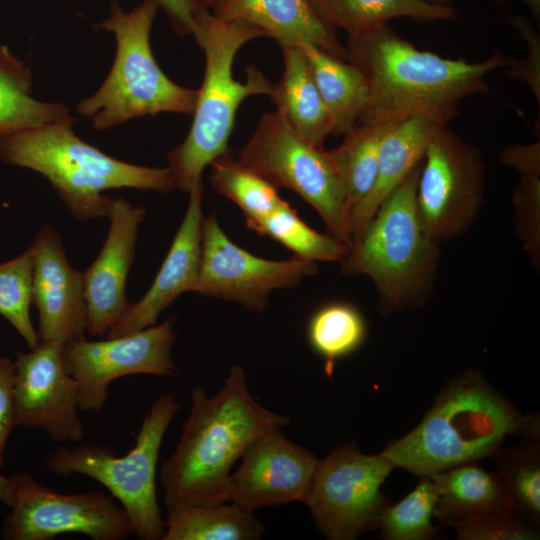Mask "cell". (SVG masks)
<instances>
[{
    "label": "cell",
    "instance_id": "cell-1",
    "mask_svg": "<svg viewBox=\"0 0 540 540\" xmlns=\"http://www.w3.org/2000/svg\"><path fill=\"white\" fill-rule=\"evenodd\" d=\"M347 61L364 75L368 103L360 123L389 125L421 113L457 117L467 97L489 93L487 76L514 58L495 51L481 62L420 50L384 23L349 34Z\"/></svg>",
    "mask_w": 540,
    "mask_h": 540
},
{
    "label": "cell",
    "instance_id": "cell-2",
    "mask_svg": "<svg viewBox=\"0 0 540 540\" xmlns=\"http://www.w3.org/2000/svg\"><path fill=\"white\" fill-rule=\"evenodd\" d=\"M289 423L290 418L266 409L251 396L240 365L230 368L213 397L195 387L179 443L159 471L164 503L229 501L234 463L258 436Z\"/></svg>",
    "mask_w": 540,
    "mask_h": 540
},
{
    "label": "cell",
    "instance_id": "cell-3",
    "mask_svg": "<svg viewBox=\"0 0 540 540\" xmlns=\"http://www.w3.org/2000/svg\"><path fill=\"white\" fill-rule=\"evenodd\" d=\"M536 427L531 417L469 371L453 379L419 425L382 454L395 467L430 476L495 455L507 436L535 435Z\"/></svg>",
    "mask_w": 540,
    "mask_h": 540
},
{
    "label": "cell",
    "instance_id": "cell-4",
    "mask_svg": "<svg viewBox=\"0 0 540 540\" xmlns=\"http://www.w3.org/2000/svg\"><path fill=\"white\" fill-rule=\"evenodd\" d=\"M192 35L205 55L204 77L197 90L190 130L167 155L175 189L187 193L202 181V173L212 161L230 153L228 141L240 104L253 95H269L272 88L254 66L246 69L244 82L233 76V63L240 48L252 39L266 36L259 28L198 11Z\"/></svg>",
    "mask_w": 540,
    "mask_h": 540
},
{
    "label": "cell",
    "instance_id": "cell-5",
    "mask_svg": "<svg viewBox=\"0 0 540 540\" xmlns=\"http://www.w3.org/2000/svg\"><path fill=\"white\" fill-rule=\"evenodd\" d=\"M73 122L32 128L1 139L0 159L42 175L79 221L108 216L112 199L103 194L107 190H175L167 167L140 166L113 158L79 138Z\"/></svg>",
    "mask_w": 540,
    "mask_h": 540
},
{
    "label": "cell",
    "instance_id": "cell-6",
    "mask_svg": "<svg viewBox=\"0 0 540 540\" xmlns=\"http://www.w3.org/2000/svg\"><path fill=\"white\" fill-rule=\"evenodd\" d=\"M422 161L382 201L341 262L347 275H366L389 311L416 306L435 276L438 243L424 232L416 192Z\"/></svg>",
    "mask_w": 540,
    "mask_h": 540
},
{
    "label": "cell",
    "instance_id": "cell-7",
    "mask_svg": "<svg viewBox=\"0 0 540 540\" xmlns=\"http://www.w3.org/2000/svg\"><path fill=\"white\" fill-rule=\"evenodd\" d=\"M157 9L154 1L144 0L124 12L113 1L110 17L99 24V28L113 33L116 53L101 86L76 106L77 113L90 119L93 128L106 130L163 112L193 114L197 90L171 81L153 56L150 32Z\"/></svg>",
    "mask_w": 540,
    "mask_h": 540
},
{
    "label": "cell",
    "instance_id": "cell-8",
    "mask_svg": "<svg viewBox=\"0 0 540 540\" xmlns=\"http://www.w3.org/2000/svg\"><path fill=\"white\" fill-rule=\"evenodd\" d=\"M180 408L172 393H161L151 404L135 445L123 456L103 444L61 446L45 459L54 474L87 476L103 485L125 510L134 534L161 540L165 523L157 499L156 477L161 445Z\"/></svg>",
    "mask_w": 540,
    "mask_h": 540
},
{
    "label": "cell",
    "instance_id": "cell-9",
    "mask_svg": "<svg viewBox=\"0 0 540 540\" xmlns=\"http://www.w3.org/2000/svg\"><path fill=\"white\" fill-rule=\"evenodd\" d=\"M239 160L278 189L297 193L321 216L328 234L350 248L344 188L324 147L302 138L275 111L262 115Z\"/></svg>",
    "mask_w": 540,
    "mask_h": 540
},
{
    "label": "cell",
    "instance_id": "cell-10",
    "mask_svg": "<svg viewBox=\"0 0 540 540\" xmlns=\"http://www.w3.org/2000/svg\"><path fill=\"white\" fill-rule=\"evenodd\" d=\"M1 536L8 540H52L78 533L93 540H123L134 528L121 505L99 491L61 493L41 484L29 473L10 477Z\"/></svg>",
    "mask_w": 540,
    "mask_h": 540
},
{
    "label": "cell",
    "instance_id": "cell-11",
    "mask_svg": "<svg viewBox=\"0 0 540 540\" xmlns=\"http://www.w3.org/2000/svg\"><path fill=\"white\" fill-rule=\"evenodd\" d=\"M485 168L481 150L448 125L430 142L422 160L416 206L426 235L440 242L466 232L484 199Z\"/></svg>",
    "mask_w": 540,
    "mask_h": 540
},
{
    "label": "cell",
    "instance_id": "cell-12",
    "mask_svg": "<svg viewBox=\"0 0 540 540\" xmlns=\"http://www.w3.org/2000/svg\"><path fill=\"white\" fill-rule=\"evenodd\" d=\"M393 463L382 453H361L354 443L319 460L305 504L331 540H352L378 526L388 506L380 487Z\"/></svg>",
    "mask_w": 540,
    "mask_h": 540
},
{
    "label": "cell",
    "instance_id": "cell-13",
    "mask_svg": "<svg viewBox=\"0 0 540 540\" xmlns=\"http://www.w3.org/2000/svg\"><path fill=\"white\" fill-rule=\"evenodd\" d=\"M176 321L170 315L162 323L134 333L65 344L64 361L77 383L80 409L100 412L110 384L118 378L135 374L176 377L180 370L171 357Z\"/></svg>",
    "mask_w": 540,
    "mask_h": 540
},
{
    "label": "cell",
    "instance_id": "cell-14",
    "mask_svg": "<svg viewBox=\"0 0 540 540\" xmlns=\"http://www.w3.org/2000/svg\"><path fill=\"white\" fill-rule=\"evenodd\" d=\"M317 270L316 262L296 256L269 260L244 250L229 239L213 213L203 219L201 262L193 292L259 313L266 309L272 291L294 287Z\"/></svg>",
    "mask_w": 540,
    "mask_h": 540
},
{
    "label": "cell",
    "instance_id": "cell-15",
    "mask_svg": "<svg viewBox=\"0 0 540 540\" xmlns=\"http://www.w3.org/2000/svg\"><path fill=\"white\" fill-rule=\"evenodd\" d=\"M58 342L41 341L15 354L17 423L41 429L51 441H80L85 425L77 383L68 372Z\"/></svg>",
    "mask_w": 540,
    "mask_h": 540
},
{
    "label": "cell",
    "instance_id": "cell-16",
    "mask_svg": "<svg viewBox=\"0 0 540 540\" xmlns=\"http://www.w3.org/2000/svg\"><path fill=\"white\" fill-rule=\"evenodd\" d=\"M231 474L229 501L254 511L290 502L305 504L319 460L287 439L281 428L258 436Z\"/></svg>",
    "mask_w": 540,
    "mask_h": 540
},
{
    "label": "cell",
    "instance_id": "cell-17",
    "mask_svg": "<svg viewBox=\"0 0 540 540\" xmlns=\"http://www.w3.org/2000/svg\"><path fill=\"white\" fill-rule=\"evenodd\" d=\"M29 249L33 258V304L39 314V340L65 345L84 339L87 316L83 272L69 263L60 234L50 223H45Z\"/></svg>",
    "mask_w": 540,
    "mask_h": 540
},
{
    "label": "cell",
    "instance_id": "cell-18",
    "mask_svg": "<svg viewBox=\"0 0 540 540\" xmlns=\"http://www.w3.org/2000/svg\"><path fill=\"white\" fill-rule=\"evenodd\" d=\"M144 217V208L133 206L122 197L112 199L106 239L97 258L83 272L89 335L107 334L130 305L126 298V281Z\"/></svg>",
    "mask_w": 540,
    "mask_h": 540
},
{
    "label": "cell",
    "instance_id": "cell-19",
    "mask_svg": "<svg viewBox=\"0 0 540 540\" xmlns=\"http://www.w3.org/2000/svg\"><path fill=\"white\" fill-rule=\"evenodd\" d=\"M188 193L184 218L153 283L139 301L130 303L107 337L122 336L155 325L160 314L180 295L194 291L201 262L202 181Z\"/></svg>",
    "mask_w": 540,
    "mask_h": 540
},
{
    "label": "cell",
    "instance_id": "cell-20",
    "mask_svg": "<svg viewBox=\"0 0 540 540\" xmlns=\"http://www.w3.org/2000/svg\"><path fill=\"white\" fill-rule=\"evenodd\" d=\"M196 12L224 20L242 21L262 30L281 48L315 45L347 60V50L315 14L308 0H191Z\"/></svg>",
    "mask_w": 540,
    "mask_h": 540
},
{
    "label": "cell",
    "instance_id": "cell-21",
    "mask_svg": "<svg viewBox=\"0 0 540 540\" xmlns=\"http://www.w3.org/2000/svg\"><path fill=\"white\" fill-rule=\"evenodd\" d=\"M449 121L440 114L421 113L389 125L380 144L375 184L348 220L350 247L360 239L382 201L423 160L430 142Z\"/></svg>",
    "mask_w": 540,
    "mask_h": 540
},
{
    "label": "cell",
    "instance_id": "cell-22",
    "mask_svg": "<svg viewBox=\"0 0 540 540\" xmlns=\"http://www.w3.org/2000/svg\"><path fill=\"white\" fill-rule=\"evenodd\" d=\"M282 51L284 70L269 94L276 112L302 138L323 147L331 124L307 59L299 46Z\"/></svg>",
    "mask_w": 540,
    "mask_h": 540
},
{
    "label": "cell",
    "instance_id": "cell-23",
    "mask_svg": "<svg viewBox=\"0 0 540 540\" xmlns=\"http://www.w3.org/2000/svg\"><path fill=\"white\" fill-rule=\"evenodd\" d=\"M329 115L331 135L347 134L363 116L368 86L362 72L351 62L312 45L299 46Z\"/></svg>",
    "mask_w": 540,
    "mask_h": 540
},
{
    "label": "cell",
    "instance_id": "cell-24",
    "mask_svg": "<svg viewBox=\"0 0 540 540\" xmlns=\"http://www.w3.org/2000/svg\"><path fill=\"white\" fill-rule=\"evenodd\" d=\"M429 477L437 489L435 516L446 524L469 516L515 512L498 475L476 462L464 463Z\"/></svg>",
    "mask_w": 540,
    "mask_h": 540
},
{
    "label": "cell",
    "instance_id": "cell-25",
    "mask_svg": "<svg viewBox=\"0 0 540 540\" xmlns=\"http://www.w3.org/2000/svg\"><path fill=\"white\" fill-rule=\"evenodd\" d=\"M74 120L64 104L32 96L30 68L0 43V140L24 130Z\"/></svg>",
    "mask_w": 540,
    "mask_h": 540
},
{
    "label": "cell",
    "instance_id": "cell-26",
    "mask_svg": "<svg viewBox=\"0 0 540 540\" xmlns=\"http://www.w3.org/2000/svg\"><path fill=\"white\" fill-rule=\"evenodd\" d=\"M167 519L162 540H256L265 526L236 503H165Z\"/></svg>",
    "mask_w": 540,
    "mask_h": 540
},
{
    "label": "cell",
    "instance_id": "cell-27",
    "mask_svg": "<svg viewBox=\"0 0 540 540\" xmlns=\"http://www.w3.org/2000/svg\"><path fill=\"white\" fill-rule=\"evenodd\" d=\"M318 18L329 28L354 34L388 23L395 18H410L420 23L455 20L454 7L432 5L425 0H308Z\"/></svg>",
    "mask_w": 540,
    "mask_h": 540
},
{
    "label": "cell",
    "instance_id": "cell-28",
    "mask_svg": "<svg viewBox=\"0 0 540 540\" xmlns=\"http://www.w3.org/2000/svg\"><path fill=\"white\" fill-rule=\"evenodd\" d=\"M389 125L358 122L328 151L344 188L348 220L375 184L380 144Z\"/></svg>",
    "mask_w": 540,
    "mask_h": 540
},
{
    "label": "cell",
    "instance_id": "cell-29",
    "mask_svg": "<svg viewBox=\"0 0 540 540\" xmlns=\"http://www.w3.org/2000/svg\"><path fill=\"white\" fill-rule=\"evenodd\" d=\"M367 336V324L361 311L345 301H333L319 307L307 325L312 350L324 360L325 373L331 376L335 363L357 351Z\"/></svg>",
    "mask_w": 540,
    "mask_h": 540
},
{
    "label": "cell",
    "instance_id": "cell-30",
    "mask_svg": "<svg viewBox=\"0 0 540 540\" xmlns=\"http://www.w3.org/2000/svg\"><path fill=\"white\" fill-rule=\"evenodd\" d=\"M209 166L213 188L241 209L247 227L268 216L285 201L277 187L230 153L219 156Z\"/></svg>",
    "mask_w": 540,
    "mask_h": 540
},
{
    "label": "cell",
    "instance_id": "cell-31",
    "mask_svg": "<svg viewBox=\"0 0 540 540\" xmlns=\"http://www.w3.org/2000/svg\"><path fill=\"white\" fill-rule=\"evenodd\" d=\"M248 228L260 236L279 242L291 250L294 256L313 262L341 263L349 252L345 243L309 227L286 200Z\"/></svg>",
    "mask_w": 540,
    "mask_h": 540
},
{
    "label": "cell",
    "instance_id": "cell-32",
    "mask_svg": "<svg viewBox=\"0 0 540 540\" xmlns=\"http://www.w3.org/2000/svg\"><path fill=\"white\" fill-rule=\"evenodd\" d=\"M496 473L503 484L515 512L533 522L540 519V454L539 445L529 443L495 453Z\"/></svg>",
    "mask_w": 540,
    "mask_h": 540
},
{
    "label": "cell",
    "instance_id": "cell-33",
    "mask_svg": "<svg viewBox=\"0 0 540 540\" xmlns=\"http://www.w3.org/2000/svg\"><path fill=\"white\" fill-rule=\"evenodd\" d=\"M33 303V258L28 248L0 263V315L21 336L29 348L39 342L31 320Z\"/></svg>",
    "mask_w": 540,
    "mask_h": 540
},
{
    "label": "cell",
    "instance_id": "cell-34",
    "mask_svg": "<svg viewBox=\"0 0 540 540\" xmlns=\"http://www.w3.org/2000/svg\"><path fill=\"white\" fill-rule=\"evenodd\" d=\"M418 485L399 503L388 505L378 526L390 540H424L433 536L436 527L433 516L437 504V489L429 476H420Z\"/></svg>",
    "mask_w": 540,
    "mask_h": 540
},
{
    "label": "cell",
    "instance_id": "cell-35",
    "mask_svg": "<svg viewBox=\"0 0 540 540\" xmlns=\"http://www.w3.org/2000/svg\"><path fill=\"white\" fill-rule=\"evenodd\" d=\"M516 228L525 250L539 264L540 257V173H520L513 190Z\"/></svg>",
    "mask_w": 540,
    "mask_h": 540
},
{
    "label": "cell",
    "instance_id": "cell-36",
    "mask_svg": "<svg viewBox=\"0 0 540 540\" xmlns=\"http://www.w3.org/2000/svg\"><path fill=\"white\" fill-rule=\"evenodd\" d=\"M461 540H533L539 534L513 517L496 512L457 519L448 523Z\"/></svg>",
    "mask_w": 540,
    "mask_h": 540
},
{
    "label": "cell",
    "instance_id": "cell-37",
    "mask_svg": "<svg viewBox=\"0 0 540 540\" xmlns=\"http://www.w3.org/2000/svg\"><path fill=\"white\" fill-rule=\"evenodd\" d=\"M512 25L519 31L527 47L524 61L514 59L504 68L507 77L524 81L533 93L538 109H540V37L532 24L523 16L516 15L510 19Z\"/></svg>",
    "mask_w": 540,
    "mask_h": 540
},
{
    "label": "cell",
    "instance_id": "cell-38",
    "mask_svg": "<svg viewBox=\"0 0 540 540\" xmlns=\"http://www.w3.org/2000/svg\"><path fill=\"white\" fill-rule=\"evenodd\" d=\"M15 362L0 356V468L5 464L6 447L18 426L15 405Z\"/></svg>",
    "mask_w": 540,
    "mask_h": 540
},
{
    "label": "cell",
    "instance_id": "cell-39",
    "mask_svg": "<svg viewBox=\"0 0 540 540\" xmlns=\"http://www.w3.org/2000/svg\"><path fill=\"white\" fill-rule=\"evenodd\" d=\"M500 158L504 164L514 167L519 173H540V141L507 146Z\"/></svg>",
    "mask_w": 540,
    "mask_h": 540
},
{
    "label": "cell",
    "instance_id": "cell-40",
    "mask_svg": "<svg viewBox=\"0 0 540 540\" xmlns=\"http://www.w3.org/2000/svg\"><path fill=\"white\" fill-rule=\"evenodd\" d=\"M168 16L172 27L181 36L192 34L196 10L191 0H152Z\"/></svg>",
    "mask_w": 540,
    "mask_h": 540
},
{
    "label": "cell",
    "instance_id": "cell-41",
    "mask_svg": "<svg viewBox=\"0 0 540 540\" xmlns=\"http://www.w3.org/2000/svg\"><path fill=\"white\" fill-rule=\"evenodd\" d=\"M495 4H506L510 1H521L524 3L531 12L534 19L539 24L540 22V0H491Z\"/></svg>",
    "mask_w": 540,
    "mask_h": 540
},
{
    "label": "cell",
    "instance_id": "cell-42",
    "mask_svg": "<svg viewBox=\"0 0 540 540\" xmlns=\"http://www.w3.org/2000/svg\"><path fill=\"white\" fill-rule=\"evenodd\" d=\"M10 477H6L0 473V502L7 505L10 491Z\"/></svg>",
    "mask_w": 540,
    "mask_h": 540
},
{
    "label": "cell",
    "instance_id": "cell-43",
    "mask_svg": "<svg viewBox=\"0 0 540 540\" xmlns=\"http://www.w3.org/2000/svg\"><path fill=\"white\" fill-rule=\"evenodd\" d=\"M426 2L441 7H451L453 6V0H425Z\"/></svg>",
    "mask_w": 540,
    "mask_h": 540
}]
</instances>
